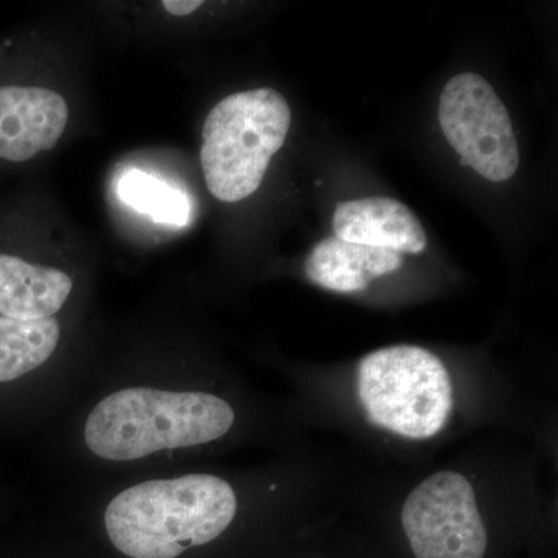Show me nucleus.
<instances>
[{"label": "nucleus", "instance_id": "6", "mask_svg": "<svg viewBox=\"0 0 558 558\" xmlns=\"http://www.w3.org/2000/svg\"><path fill=\"white\" fill-rule=\"evenodd\" d=\"M62 343L60 318L0 317V385L35 381L50 422L64 413L84 385L60 365Z\"/></svg>", "mask_w": 558, "mask_h": 558}, {"label": "nucleus", "instance_id": "11", "mask_svg": "<svg viewBox=\"0 0 558 558\" xmlns=\"http://www.w3.org/2000/svg\"><path fill=\"white\" fill-rule=\"evenodd\" d=\"M117 194L124 204L156 222L174 227L190 223L191 202L186 193L149 172L135 168L124 172L117 183Z\"/></svg>", "mask_w": 558, "mask_h": 558}, {"label": "nucleus", "instance_id": "12", "mask_svg": "<svg viewBox=\"0 0 558 558\" xmlns=\"http://www.w3.org/2000/svg\"><path fill=\"white\" fill-rule=\"evenodd\" d=\"M163 7L172 16L183 17L199 10L202 2L201 0H167L163 2Z\"/></svg>", "mask_w": 558, "mask_h": 558}, {"label": "nucleus", "instance_id": "8", "mask_svg": "<svg viewBox=\"0 0 558 558\" xmlns=\"http://www.w3.org/2000/svg\"><path fill=\"white\" fill-rule=\"evenodd\" d=\"M336 236L352 244L416 253L427 248V234L421 220L402 202L391 197H365L341 202L332 220Z\"/></svg>", "mask_w": 558, "mask_h": 558}, {"label": "nucleus", "instance_id": "7", "mask_svg": "<svg viewBox=\"0 0 558 558\" xmlns=\"http://www.w3.org/2000/svg\"><path fill=\"white\" fill-rule=\"evenodd\" d=\"M68 121V102L57 92L0 84V159L22 163L54 148Z\"/></svg>", "mask_w": 558, "mask_h": 558}, {"label": "nucleus", "instance_id": "9", "mask_svg": "<svg viewBox=\"0 0 558 558\" xmlns=\"http://www.w3.org/2000/svg\"><path fill=\"white\" fill-rule=\"evenodd\" d=\"M73 290L75 279L68 271L0 253V317L25 322L58 318Z\"/></svg>", "mask_w": 558, "mask_h": 558}, {"label": "nucleus", "instance_id": "3", "mask_svg": "<svg viewBox=\"0 0 558 558\" xmlns=\"http://www.w3.org/2000/svg\"><path fill=\"white\" fill-rule=\"evenodd\" d=\"M360 403L371 424L407 439H429L453 410L449 371L438 355L396 344L365 355L357 369Z\"/></svg>", "mask_w": 558, "mask_h": 558}, {"label": "nucleus", "instance_id": "2", "mask_svg": "<svg viewBox=\"0 0 558 558\" xmlns=\"http://www.w3.org/2000/svg\"><path fill=\"white\" fill-rule=\"evenodd\" d=\"M290 121L288 101L274 89L238 92L209 110L201 146L209 193L227 204L256 193L284 145Z\"/></svg>", "mask_w": 558, "mask_h": 558}, {"label": "nucleus", "instance_id": "4", "mask_svg": "<svg viewBox=\"0 0 558 558\" xmlns=\"http://www.w3.org/2000/svg\"><path fill=\"white\" fill-rule=\"evenodd\" d=\"M439 124L462 167L490 182L515 175L520 149L506 106L488 81L476 73L453 76L439 100Z\"/></svg>", "mask_w": 558, "mask_h": 558}, {"label": "nucleus", "instance_id": "1", "mask_svg": "<svg viewBox=\"0 0 558 558\" xmlns=\"http://www.w3.org/2000/svg\"><path fill=\"white\" fill-rule=\"evenodd\" d=\"M180 362L135 363L87 377L61 414L58 453L87 480L186 468L241 429L240 407Z\"/></svg>", "mask_w": 558, "mask_h": 558}, {"label": "nucleus", "instance_id": "5", "mask_svg": "<svg viewBox=\"0 0 558 558\" xmlns=\"http://www.w3.org/2000/svg\"><path fill=\"white\" fill-rule=\"evenodd\" d=\"M416 558H484L488 537L468 476L440 470L417 484L402 508Z\"/></svg>", "mask_w": 558, "mask_h": 558}, {"label": "nucleus", "instance_id": "10", "mask_svg": "<svg viewBox=\"0 0 558 558\" xmlns=\"http://www.w3.org/2000/svg\"><path fill=\"white\" fill-rule=\"evenodd\" d=\"M402 266L400 253L332 236L315 245L304 264V271L319 288L337 293H357L368 289L373 279L398 271Z\"/></svg>", "mask_w": 558, "mask_h": 558}]
</instances>
